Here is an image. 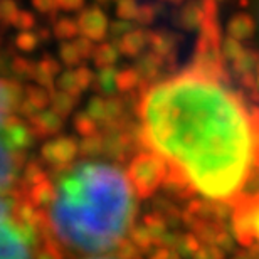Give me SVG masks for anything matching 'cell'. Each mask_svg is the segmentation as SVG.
<instances>
[{
	"label": "cell",
	"mask_w": 259,
	"mask_h": 259,
	"mask_svg": "<svg viewBox=\"0 0 259 259\" xmlns=\"http://www.w3.org/2000/svg\"><path fill=\"white\" fill-rule=\"evenodd\" d=\"M116 69L115 67H103L100 69L96 76V81H98V88H100L101 93L105 95L111 96V93L116 90Z\"/></svg>",
	"instance_id": "cell-18"
},
{
	"label": "cell",
	"mask_w": 259,
	"mask_h": 259,
	"mask_svg": "<svg viewBox=\"0 0 259 259\" xmlns=\"http://www.w3.org/2000/svg\"><path fill=\"white\" fill-rule=\"evenodd\" d=\"M56 82H58V86H59V91L69 93V95L79 96V93L82 91L79 82H77L74 69H69V71L63 72V74L58 77V81H56Z\"/></svg>",
	"instance_id": "cell-20"
},
{
	"label": "cell",
	"mask_w": 259,
	"mask_h": 259,
	"mask_svg": "<svg viewBox=\"0 0 259 259\" xmlns=\"http://www.w3.org/2000/svg\"><path fill=\"white\" fill-rule=\"evenodd\" d=\"M244 46H242V42H239V40H236L234 37H229L227 35L226 39H222L221 42V53H222V58H224L226 61H236L239 56L244 53Z\"/></svg>",
	"instance_id": "cell-19"
},
{
	"label": "cell",
	"mask_w": 259,
	"mask_h": 259,
	"mask_svg": "<svg viewBox=\"0 0 259 259\" xmlns=\"http://www.w3.org/2000/svg\"><path fill=\"white\" fill-rule=\"evenodd\" d=\"M256 90L259 91V74L256 76Z\"/></svg>",
	"instance_id": "cell-34"
},
{
	"label": "cell",
	"mask_w": 259,
	"mask_h": 259,
	"mask_svg": "<svg viewBox=\"0 0 259 259\" xmlns=\"http://www.w3.org/2000/svg\"><path fill=\"white\" fill-rule=\"evenodd\" d=\"M34 15L32 14H29V12H24V10H19V14H17V17L14 19V25L15 27H19V29H30L34 25Z\"/></svg>",
	"instance_id": "cell-30"
},
{
	"label": "cell",
	"mask_w": 259,
	"mask_h": 259,
	"mask_svg": "<svg viewBox=\"0 0 259 259\" xmlns=\"http://www.w3.org/2000/svg\"><path fill=\"white\" fill-rule=\"evenodd\" d=\"M22 95L24 90L15 81L0 79V192L20 187L37 138L20 115Z\"/></svg>",
	"instance_id": "cell-3"
},
{
	"label": "cell",
	"mask_w": 259,
	"mask_h": 259,
	"mask_svg": "<svg viewBox=\"0 0 259 259\" xmlns=\"http://www.w3.org/2000/svg\"><path fill=\"white\" fill-rule=\"evenodd\" d=\"M148 44L155 54H158L163 61L172 56L177 46V35L172 32H165V30H158V32H148Z\"/></svg>",
	"instance_id": "cell-11"
},
{
	"label": "cell",
	"mask_w": 259,
	"mask_h": 259,
	"mask_svg": "<svg viewBox=\"0 0 259 259\" xmlns=\"http://www.w3.org/2000/svg\"><path fill=\"white\" fill-rule=\"evenodd\" d=\"M231 212L237 241L259 256V189L246 194Z\"/></svg>",
	"instance_id": "cell-5"
},
{
	"label": "cell",
	"mask_w": 259,
	"mask_h": 259,
	"mask_svg": "<svg viewBox=\"0 0 259 259\" xmlns=\"http://www.w3.org/2000/svg\"><path fill=\"white\" fill-rule=\"evenodd\" d=\"M204 20H205V12L202 4L190 2L185 7H182V10L179 12V25L185 30L200 29Z\"/></svg>",
	"instance_id": "cell-12"
},
{
	"label": "cell",
	"mask_w": 259,
	"mask_h": 259,
	"mask_svg": "<svg viewBox=\"0 0 259 259\" xmlns=\"http://www.w3.org/2000/svg\"><path fill=\"white\" fill-rule=\"evenodd\" d=\"M74 128L82 137H90V135L100 132V125H98L88 113H79V115L74 118Z\"/></svg>",
	"instance_id": "cell-22"
},
{
	"label": "cell",
	"mask_w": 259,
	"mask_h": 259,
	"mask_svg": "<svg viewBox=\"0 0 259 259\" xmlns=\"http://www.w3.org/2000/svg\"><path fill=\"white\" fill-rule=\"evenodd\" d=\"M256 69H257V72H259V61H257V67H256Z\"/></svg>",
	"instance_id": "cell-36"
},
{
	"label": "cell",
	"mask_w": 259,
	"mask_h": 259,
	"mask_svg": "<svg viewBox=\"0 0 259 259\" xmlns=\"http://www.w3.org/2000/svg\"><path fill=\"white\" fill-rule=\"evenodd\" d=\"M241 77V84L249 88V90H254L256 88V74L254 72H246V74L239 76Z\"/></svg>",
	"instance_id": "cell-33"
},
{
	"label": "cell",
	"mask_w": 259,
	"mask_h": 259,
	"mask_svg": "<svg viewBox=\"0 0 259 259\" xmlns=\"http://www.w3.org/2000/svg\"><path fill=\"white\" fill-rule=\"evenodd\" d=\"M140 5L137 4V0H118L116 5V14L121 20H132L137 17Z\"/></svg>",
	"instance_id": "cell-24"
},
{
	"label": "cell",
	"mask_w": 259,
	"mask_h": 259,
	"mask_svg": "<svg viewBox=\"0 0 259 259\" xmlns=\"http://www.w3.org/2000/svg\"><path fill=\"white\" fill-rule=\"evenodd\" d=\"M77 29L82 37L90 40H103L110 30V22H108L106 14L98 7L84 9L77 17Z\"/></svg>",
	"instance_id": "cell-6"
},
{
	"label": "cell",
	"mask_w": 259,
	"mask_h": 259,
	"mask_svg": "<svg viewBox=\"0 0 259 259\" xmlns=\"http://www.w3.org/2000/svg\"><path fill=\"white\" fill-rule=\"evenodd\" d=\"M214 2H221V0H214Z\"/></svg>",
	"instance_id": "cell-37"
},
{
	"label": "cell",
	"mask_w": 259,
	"mask_h": 259,
	"mask_svg": "<svg viewBox=\"0 0 259 259\" xmlns=\"http://www.w3.org/2000/svg\"><path fill=\"white\" fill-rule=\"evenodd\" d=\"M106 152L44 165L30 160L19 190L54 259H88L138 247L140 200L128 167Z\"/></svg>",
	"instance_id": "cell-2"
},
{
	"label": "cell",
	"mask_w": 259,
	"mask_h": 259,
	"mask_svg": "<svg viewBox=\"0 0 259 259\" xmlns=\"http://www.w3.org/2000/svg\"><path fill=\"white\" fill-rule=\"evenodd\" d=\"M123 108H125V105H123V101L120 98L95 96L90 101V105H88L86 113L98 123V125L110 126L116 120H120V116L123 115Z\"/></svg>",
	"instance_id": "cell-7"
},
{
	"label": "cell",
	"mask_w": 259,
	"mask_h": 259,
	"mask_svg": "<svg viewBox=\"0 0 259 259\" xmlns=\"http://www.w3.org/2000/svg\"><path fill=\"white\" fill-rule=\"evenodd\" d=\"M155 15H157V9H155L153 5H140L135 20L142 25H148V24H152Z\"/></svg>",
	"instance_id": "cell-27"
},
{
	"label": "cell",
	"mask_w": 259,
	"mask_h": 259,
	"mask_svg": "<svg viewBox=\"0 0 259 259\" xmlns=\"http://www.w3.org/2000/svg\"><path fill=\"white\" fill-rule=\"evenodd\" d=\"M88 259H143V256L138 252V247L121 252H113V254H105V256H96V257H88Z\"/></svg>",
	"instance_id": "cell-28"
},
{
	"label": "cell",
	"mask_w": 259,
	"mask_h": 259,
	"mask_svg": "<svg viewBox=\"0 0 259 259\" xmlns=\"http://www.w3.org/2000/svg\"><path fill=\"white\" fill-rule=\"evenodd\" d=\"M58 7L66 10V12H72V10H79L84 5V0H56Z\"/></svg>",
	"instance_id": "cell-32"
},
{
	"label": "cell",
	"mask_w": 259,
	"mask_h": 259,
	"mask_svg": "<svg viewBox=\"0 0 259 259\" xmlns=\"http://www.w3.org/2000/svg\"><path fill=\"white\" fill-rule=\"evenodd\" d=\"M59 56L61 59L64 61L67 66H76L81 63V54L79 51L76 49L74 42H71V40H64L63 44H61V49H59Z\"/></svg>",
	"instance_id": "cell-23"
},
{
	"label": "cell",
	"mask_w": 259,
	"mask_h": 259,
	"mask_svg": "<svg viewBox=\"0 0 259 259\" xmlns=\"http://www.w3.org/2000/svg\"><path fill=\"white\" fill-rule=\"evenodd\" d=\"M0 259H54L22 192H0Z\"/></svg>",
	"instance_id": "cell-4"
},
{
	"label": "cell",
	"mask_w": 259,
	"mask_h": 259,
	"mask_svg": "<svg viewBox=\"0 0 259 259\" xmlns=\"http://www.w3.org/2000/svg\"><path fill=\"white\" fill-rule=\"evenodd\" d=\"M29 126L32 128L35 137H51L58 135L63 128V116L54 110H42L29 118Z\"/></svg>",
	"instance_id": "cell-8"
},
{
	"label": "cell",
	"mask_w": 259,
	"mask_h": 259,
	"mask_svg": "<svg viewBox=\"0 0 259 259\" xmlns=\"http://www.w3.org/2000/svg\"><path fill=\"white\" fill-rule=\"evenodd\" d=\"M130 30H133V25L128 22V20H118V22H115V24H111L110 25V32H111V35L113 37H116V39H120V37H123L125 34H128Z\"/></svg>",
	"instance_id": "cell-29"
},
{
	"label": "cell",
	"mask_w": 259,
	"mask_h": 259,
	"mask_svg": "<svg viewBox=\"0 0 259 259\" xmlns=\"http://www.w3.org/2000/svg\"><path fill=\"white\" fill-rule=\"evenodd\" d=\"M138 116V142L167 167L165 187L231 209L254 190L259 110L226 79L185 69L150 84Z\"/></svg>",
	"instance_id": "cell-1"
},
{
	"label": "cell",
	"mask_w": 259,
	"mask_h": 259,
	"mask_svg": "<svg viewBox=\"0 0 259 259\" xmlns=\"http://www.w3.org/2000/svg\"><path fill=\"white\" fill-rule=\"evenodd\" d=\"M140 81H142V77H140L138 71L135 67H126V69L116 72V90L121 93L135 90L140 84Z\"/></svg>",
	"instance_id": "cell-17"
},
{
	"label": "cell",
	"mask_w": 259,
	"mask_h": 259,
	"mask_svg": "<svg viewBox=\"0 0 259 259\" xmlns=\"http://www.w3.org/2000/svg\"><path fill=\"white\" fill-rule=\"evenodd\" d=\"M167 2H172V4H180V2H184V0H167Z\"/></svg>",
	"instance_id": "cell-35"
},
{
	"label": "cell",
	"mask_w": 259,
	"mask_h": 259,
	"mask_svg": "<svg viewBox=\"0 0 259 259\" xmlns=\"http://www.w3.org/2000/svg\"><path fill=\"white\" fill-rule=\"evenodd\" d=\"M32 4L39 12H44V14H51L58 9V2H56V0H32Z\"/></svg>",
	"instance_id": "cell-31"
},
{
	"label": "cell",
	"mask_w": 259,
	"mask_h": 259,
	"mask_svg": "<svg viewBox=\"0 0 259 259\" xmlns=\"http://www.w3.org/2000/svg\"><path fill=\"white\" fill-rule=\"evenodd\" d=\"M17 14H19V9H17L15 0H0V19L12 24L14 19L17 17Z\"/></svg>",
	"instance_id": "cell-25"
},
{
	"label": "cell",
	"mask_w": 259,
	"mask_h": 259,
	"mask_svg": "<svg viewBox=\"0 0 259 259\" xmlns=\"http://www.w3.org/2000/svg\"><path fill=\"white\" fill-rule=\"evenodd\" d=\"M54 34L58 35V39H63V40H71L74 35L79 34V29H77V22L72 19H61L56 22L54 25Z\"/></svg>",
	"instance_id": "cell-21"
},
{
	"label": "cell",
	"mask_w": 259,
	"mask_h": 259,
	"mask_svg": "<svg viewBox=\"0 0 259 259\" xmlns=\"http://www.w3.org/2000/svg\"><path fill=\"white\" fill-rule=\"evenodd\" d=\"M77 101V96L69 95V93L64 91H58L54 93L53 98H51V105H53V110L61 116H67L69 113L74 110Z\"/></svg>",
	"instance_id": "cell-16"
},
{
	"label": "cell",
	"mask_w": 259,
	"mask_h": 259,
	"mask_svg": "<svg viewBox=\"0 0 259 259\" xmlns=\"http://www.w3.org/2000/svg\"><path fill=\"white\" fill-rule=\"evenodd\" d=\"M39 42V37L30 32H22L17 35V39H15V44H17V48L20 51H24V53H30L32 49H35V46Z\"/></svg>",
	"instance_id": "cell-26"
},
{
	"label": "cell",
	"mask_w": 259,
	"mask_h": 259,
	"mask_svg": "<svg viewBox=\"0 0 259 259\" xmlns=\"http://www.w3.org/2000/svg\"><path fill=\"white\" fill-rule=\"evenodd\" d=\"M163 63H165V61L160 58L158 54H155L153 51H152V53L140 54L138 56V61H137V66H135V69L138 71V74H140L142 79L152 81L153 77L160 72V69H162Z\"/></svg>",
	"instance_id": "cell-13"
},
{
	"label": "cell",
	"mask_w": 259,
	"mask_h": 259,
	"mask_svg": "<svg viewBox=\"0 0 259 259\" xmlns=\"http://www.w3.org/2000/svg\"><path fill=\"white\" fill-rule=\"evenodd\" d=\"M118 56H120V51H118L116 46L113 44H101L100 48L95 49V53H93V61H95V64L103 69V67H111L113 64L118 61Z\"/></svg>",
	"instance_id": "cell-14"
},
{
	"label": "cell",
	"mask_w": 259,
	"mask_h": 259,
	"mask_svg": "<svg viewBox=\"0 0 259 259\" xmlns=\"http://www.w3.org/2000/svg\"><path fill=\"white\" fill-rule=\"evenodd\" d=\"M256 32V22L249 14H236L227 22V34L236 40H249Z\"/></svg>",
	"instance_id": "cell-10"
},
{
	"label": "cell",
	"mask_w": 259,
	"mask_h": 259,
	"mask_svg": "<svg viewBox=\"0 0 259 259\" xmlns=\"http://www.w3.org/2000/svg\"><path fill=\"white\" fill-rule=\"evenodd\" d=\"M257 61H259V53L256 51H244L236 61H232V72L236 76H242L246 72H252V69L257 67Z\"/></svg>",
	"instance_id": "cell-15"
},
{
	"label": "cell",
	"mask_w": 259,
	"mask_h": 259,
	"mask_svg": "<svg viewBox=\"0 0 259 259\" xmlns=\"http://www.w3.org/2000/svg\"><path fill=\"white\" fill-rule=\"evenodd\" d=\"M148 46V32L143 29H133L128 34H125L123 37L118 40L116 48L120 51V54H125L133 58V56H140L142 51Z\"/></svg>",
	"instance_id": "cell-9"
}]
</instances>
